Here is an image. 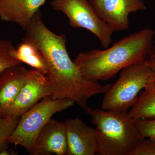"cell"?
I'll use <instances>...</instances> for the list:
<instances>
[{"instance_id":"19","label":"cell","mask_w":155,"mask_h":155,"mask_svg":"<svg viewBox=\"0 0 155 155\" xmlns=\"http://www.w3.org/2000/svg\"><path fill=\"white\" fill-rule=\"evenodd\" d=\"M145 62L152 70L155 78V33L151 48L145 60Z\"/></svg>"},{"instance_id":"9","label":"cell","mask_w":155,"mask_h":155,"mask_svg":"<svg viewBox=\"0 0 155 155\" xmlns=\"http://www.w3.org/2000/svg\"><path fill=\"white\" fill-rule=\"evenodd\" d=\"M68 150L67 155H94L97 154L95 130L78 118L65 122Z\"/></svg>"},{"instance_id":"14","label":"cell","mask_w":155,"mask_h":155,"mask_svg":"<svg viewBox=\"0 0 155 155\" xmlns=\"http://www.w3.org/2000/svg\"><path fill=\"white\" fill-rule=\"evenodd\" d=\"M144 89L128 113L134 121L155 119V81Z\"/></svg>"},{"instance_id":"11","label":"cell","mask_w":155,"mask_h":155,"mask_svg":"<svg viewBox=\"0 0 155 155\" xmlns=\"http://www.w3.org/2000/svg\"><path fill=\"white\" fill-rule=\"evenodd\" d=\"M28 69L21 64L0 73V116L14 103L26 81Z\"/></svg>"},{"instance_id":"17","label":"cell","mask_w":155,"mask_h":155,"mask_svg":"<svg viewBox=\"0 0 155 155\" xmlns=\"http://www.w3.org/2000/svg\"><path fill=\"white\" fill-rule=\"evenodd\" d=\"M127 155H155V140L138 138Z\"/></svg>"},{"instance_id":"18","label":"cell","mask_w":155,"mask_h":155,"mask_svg":"<svg viewBox=\"0 0 155 155\" xmlns=\"http://www.w3.org/2000/svg\"><path fill=\"white\" fill-rule=\"evenodd\" d=\"M135 124L138 139L150 138L155 140V119H139L135 121Z\"/></svg>"},{"instance_id":"5","label":"cell","mask_w":155,"mask_h":155,"mask_svg":"<svg viewBox=\"0 0 155 155\" xmlns=\"http://www.w3.org/2000/svg\"><path fill=\"white\" fill-rule=\"evenodd\" d=\"M75 103L70 99H54L51 96L44 98L20 116L8 139V144L20 146L32 155L38 135L52 116L72 107Z\"/></svg>"},{"instance_id":"7","label":"cell","mask_w":155,"mask_h":155,"mask_svg":"<svg viewBox=\"0 0 155 155\" xmlns=\"http://www.w3.org/2000/svg\"><path fill=\"white\" fill-rule=\"evenodd\" d=\"M51 95L47 77L38 70L28 69L26 81L14 103L6 111L4 117H20L44 98Z\"/></svg>"},{"instance_id":"20","label":"cell","mask_w":155,"mask_h":155,"mask_svg":"<svg viewBox=\"0 0 155 155\" xmlns=\"http://www.w3.org/2000/svg\"><path fill=\"white\" fill-rule=\"evenodd\" d=\"M18 153L13 150L9 149L8 148L6 147L3 149L0 152V155H16Z\"/></svg>"},{"instance_id":"4","label":"cell","mask_w":155,"mask_h":155,"mask_svg":"<svg viewBox=\"0 0 155 155\" xmlns=\"http://www.w3.org/2000/svg\"><path fill=\"white\" fill-rule=\"evenodd\" d=\"M154 81L153 72L145 61L125 67L117 80L105 93L102 109L127 113L136 101L139 93Z\"/></svg>"},{"instance_id":"6","label":"cell","mask_w":155,"mask_h":155,"mask_svg":"<svg viewBox=\"0 0 155 155\" xmlns=\"http://www.w3.org/2000/svg\"><path fill=\"white\" fill-rule=\"evenodd\" d=\"M53 9L66 15L73 28H85L95 35L104 49L113 41L114 31L100 18L87 0H52Z\"/></svg>"},{"instance_id":"15","label":"cell","mask_w":155,"mask_h":155,"mask_svg":"<svg viewBox=\"0 0 155 155\" xmlns=\"http://www.w3.org/2000/svg\"><path fill=\"white\" fill-rule=\"evenodd\" d=\"M20 118L0 116V152L8 147V139L18 124Z\"/></svg>"},{"instance_id":"3","label":"cell","mask_w":155,"mask_h":155,"mask_svg":"<svg viewBox=\"0 0 155 155\" xmlns=\"http://www.w3.org/2000/svg\"><path fill=\"white\" fill-rule=\"evenodd\" d=\"M91 117L96 127L97 154L127 155L138 139L135 121L128 113L96 109Z\"/></svg>"},{"instance_id":"12","label":"cell","mask_w":155,"mask_h":155,"mask_svg":"<svg viewBox=\"0 0 155 155\" xmlns=\"http://www.w3.org/2000/svg\"><path fill=\"white\" fill-rule=\"evenodd\" d=\"M46 0H0V19L17 23L24 30Z\"/></svg>"},{"instance_id":"16","label":"cell","mask_w":155,"mask_h":155,"mask_svg":"<svg viewBox=\"0 0 155 155\" xmlns=\"http://www.w3.org/2000/svg\"><path fill=\"white\" fill-rule=\"evenodd\" d=\"M14 48L12 42L8 40L0 39V73L6 69L21 64L10 54Z\"/></svg>"},{"instance_id":"2","label":"cell","mask_w":155,"mask_h":155,"mask_svg":"<svg viewBox=\"0 0 155 155\" xmlns=\"http://www.w3.org/2000/svg\"><path fill=\"white\" fill-rule=\"evenodd\" d=\"M155 33L153 29L144 28L115 42L109 48L79 53L73 62L87 80H109L125 67L145 60Z\"/></svg>"},{"instance_id":"10","label":"cell","mask_w":155,"mask_h":155,"mask_svg":"<svg viewBox=\"0 0 155 155\" xmlns=\"http://www.w3.org/2000/svg\"><path fill=\"white\" fill-rule=\"evenodd\" d=\"M67 147L64 122L51 119L35 140L33 155H67Z\"/></svg>"},{"instance_id":"13","label":"cell","mask_w":155,"mask_h":155,"mask_svg":"<svg viewBox=\"0 0 155 155\" xmlns=\"http://www.w3.org/2000/svg\"><path fill=\"white\" fill-rule=\"evenodd\" d=\"M10 54L21 63L28 64L45 75L48 74L47 64L42 53L35 45L27 40L24 39L17 49L13 48Z\"/></svg>"},{"instance_id":"8","label":"cell","mask_w":155,"mask_h":155,"mask_svg":"<svg viewBox=\"0 0 155 155\" xmlns=\"http://www.w3.org/2000/svg\"><path fill=\"white\" fill-rule=\"evenodd\" d=\"M98 16L114 32L128 30L129 16L147 9L143 0H88Z\"/></svg>"},{"instance_id":"1","label":"cell","mask_w":155,"mask_h":155,"mask_svg":"<svg viewBox=\"0 0 155 155\" xmlns=\"http://www.w3.org/2000/svg\"><path fill=\"white\" fill-rule=\"evenodd\" d=\"M38 11L25 30V39L35 45L44 56L48 67L46 76L51 90V96L73 100L91 116L93 110L88 106V100L94 96L104 94L112 84L103 85L84 77L67 52L66 35H57L50 30Z\"/></svg>"}]
</instances>
